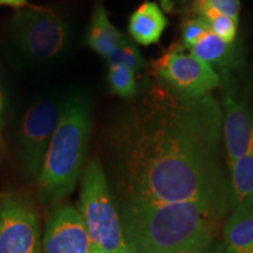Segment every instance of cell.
<instances>
[{"label":"cell","mask_w":253,"mask_h":253,"mask_svg":"<svg viewBox=\"0 0 253 253\" xmlns=\"http://www.w3.org/2000/svg\"><path fill=\"white\" fill-rule=\"evenodd\" d=\"M209 32L211 31L207 20L204 18L199 17V15H196L195 18L189 19L183 25V41H184L185 46L189 48V47L197 43L201 39H203Z\"/></svg>","instance_id":"20"},{"label":"cell","mask_w":253,"mask_h":253,"mask_svg":"<svg viewBox=\"0 0 253 253\" xmlns=\"http://www.w3.org/2000/svg\"><path fill=\"white\" fill-rule=\"evenodd\" d=\"M43 253H88L91 242L78 210L60 205L49 214L42 240Z\"/></svg>","instance_id":"9"},{"label":"cell","mask_w":253,"mask_h":253,"mask_svg":"<svg viewBox=\"0 0 253 253\" xmlns=\"http://www.w3.org/2000/svg\"><path fill=\"white\" fill-rule=\"evenodd\" d=\"M0 6H12V7H25L27 0H0Z\"/></svg>","instance_id":"23"},{"label":"cell","mask_w":253,"mask_h":253,"mask_svg":"<svg viewBox=\"0 0 253 253\" xmlns=\"http://www.w3.org/2000/svg\"><path fill=\"white\" fill-rule=\"evenodd\" d=\"M78 211L95 253H128L121 219L101 164L91 161L81 178Z\"/></svg>","instance_id":"4"},{"label":"cell","mask_w":253,"mask_h":253,"mask_svg":"<svg viewBox=\"0 0 253 253\" xmlns=\"http://www.w3.org/2000/svg\"><path fill=\"white\" fill-rule=\"evenodd\" d=\"M225 207L207 202H182L120 209L128 253H171L213 240Z\"/></svg>","instance_id":"2"},{"label":"cell","mask_w":253,"mask_h":253,"mask_svg":"<svg viewBox=\"0 0 253 253\" xmlns=\"http://www.w3.org/2000/svg\"><path fill=\"white\" fill-rule=\"evenodd\" d=\"M230 199L233 208L253 196V153L238 158L229 168Z\"/></svg>","instance_id":"15"},{"label":"cell","mask_w":253,"mask_h":253,"mask_svg":"<svg viewBox=\"0 0 253 253\" xmlns=\"http://www.w3.org/2000/svg\"><path fill=\"white\" fill-rule=\"evenodd\" d=\"M90 125L88 101L80 94H73L63 103L38 177L40 203H58L74 190L86 161Z\"/></svg>","instance_id":"3"},{"label":"cell","mask_w":253,"mask_h":253,"mask_svg":"<svg viewBox=\"0 0 253 253\" xmlns=\"http://www.w3.org/2000/svg\"><path fill=\"white\" fill-rule=\"evenodd\" d=\"M213 253H227V252L225 251V249H224L223 244H220V245H218V246H217V249L214 250V252H213Z\"/></svg>","instance_id":"24"},{"label":"cell","mask_w":253,"mask_h":253,"mask_svg":"<svg viewBox=\"0 0 253 253\" xmlns=\"http://www.w3.org/2000/svg\"><path fill=\"white\" fill-rule=\"evenodd\" d=\"M15 46L30 61L46 62L62 54L71 42L69 25L52 9L25 7L12 23Z\"/></svg>","instance_id":"5"},{"label":"cell","mask_w":253,"mask_h":253,"mask_svg":"<svg viewBox=\"0 0 253 253\" xmlns=\"http://www.w3.org/2000/svg\"><path fill=\"white\" fill-rule=\"evenodd\" d=\"M199 17L204 18L209 24L210 31L221 40L227 43H233L237 37L238 30V20L229 17V15L221 14L216 9L208 8L199 14Z\"/></svg>","instance_id":"17"},{"label":"cell","mask_w":253,"mask_h":253,"mask_svg":"<svg viewBox=\"0 0 253 253\" xmlns=\"http://www.w3.org/2000/svg\"><path fill=\"white\" fill-rule=\"evenodd\" d=\"M223 246L227 253H253V196L233 208L224 227Z\"/></svg>","instance_id":"11"},{"label":"cell","mask_w":253,"mask_h":253,"mask_svg":"<svg viewBox=\"0 0 253 253\" xmlns=\"http://www.w3.org/2000/svg\"><path fill=\"white\" fill-rule=\"evenodd\" d=\"M194 12L199 15L205 9L212 8L220 12L221 14L238 20L240 11V0H194L192 4Z\"/></svg>","instance_id":"19"},{"label":"cell","mask_w":253,"mask_h":253,"mask_svg":"<svg viewBox=\"0 0 253 253\" xmlns=\"http://www.w3.org/2000/svg\"><path fill=\"white\" fill-rule=\"evenodd\" d=\"M5 110H6V99L4 89H2L1 82H0V130L4 126V121H5Z\"/></svg>","instance_id":"22"},{"label":"cell","mask_w":253,"mask_h":253,"mask_svg":"<svg viewBox=\"0 0 253 253\" xmlns=\"http://www.w3.org/2000/svg\"><path fill=\"white\" fill-rule=\"evenodd\" d=\"M108 82L113 93L123 99H134L137 95L135 72L123 66H109Z\"/></svg>","instance_id":"18"},{"label":"cell","mask_w":253,"mask_h":253,"mask_svg":"<svg viewBox=\"0 0 253 253\" xmlns=\"http://www.w3.org/2000/svg\"><path fill=\"white\" fill-rule=\"evenodd\" d=\"M223 131L227 167L244 155L253 153V110L233 96L223 100Z\"/></svg>","instance_id":"10"},{"label":"cell","mask_w":253,"mask_h":253,"mask_svg":"<svg viewBox=\"0 0 253 253\" xmlns=\"http://www.w3.org/2000/svg\"><path fill=\"white\" fill-rule=\"evenodd\" d=\"M63 104L56 100H41L25 114L19 134V148L24 172L30 179L39 177L46 151L59 125Z\"/></svg>","instance_id":"6"},{"label":"cell","mask_w":253,"mask_h":253,"mask_svg":"<svg viewBox=\"0 0 253 253\" xmlns=\"http://www.w3.org/2000/svg\"><path fill=\"white\" fill-rule=\"evenodd\" d=\"M88 253H95V252L93 251V250H91V251H89V252H88Z\"/></svg>","instance_id":"25"},{"label":"cell","mask_w":253,"mask_h":253,"mask_svg":"<svg viewBox=\"0 0 253 253\" xmlns=\"http://www.w3.org/2000/svg\"><path fill=\"white\" fill-rule=\"evenodd\" d=\"M189 49L192 55L202 61L211 66H219L224 69H227L236 61L235 42L227 43L212 32H209L203 39L189 47Z\"/></svg>","instance_id":"14"},{"label":"cell","mask_w":253,"mask_h":253,"mask_svg":"<svg viewBox=\"0 0 253 253\" xmlns=\"http://www.w3.org/2000/svg\"><path fill=\"white\" fill-rule=\"evenodd\" d=\"M106 60L108 66H123L135 73L141 71L145 65L137 45L128 37L123 39L122 42L107 56Z\"/></svg>","instance_id":"16"},{"label":"cell","mask_w":253,"mask_h":253,"mask_svg":"<svg viewBox=\"0 0 253 253\" xmlns=\"http://www.w3.org/2000/svg\"><path fill=\"white\" fill-rule=\"evenodd\" d=\"M168 26L167 17L156 2L145 0L129 18V34L143 46L157 43Z\"/></svg>","instance_id":"12"},{"label":"cell","mask_w":253,"mask_h":253,"mask_svg":"<svg viewBox=\"0 0 253 253\" xmlns=\"http://www.w3.org/2000/svg\"><path fill=\"white\" fill-rule=\"evenodd\" d=\"M158 81L176 93L201 97L219 86L220 78L209 63L182 48H171L154 63Z\"/></svg>","instance_id":"7"},{"label":"cell","mask_w":253,"mask_h":253,"mask_svg":"<svg viewBox=\"0 0 253 253\" xmlns=\"http://www.w3.org/2000/svg\"><path fill=\"white\" fill-rule=\"evenodd\" d=\"M221 129L223 112L211 94L189 97L161 81L154 84L109 129L118 210L182 202L225 207Z\"/></svg>","instance_id":"1"},{"label":"cell","mask_w":253,"mask_h":253,"mask_svg":"<svg viewBox=\"0 0 253 253\" xmlns=\"http://www.w3.org/2000/svg\"><path fill=\"white\" fill-rule=\"evenodd\" d=\"M0 253H43L37 214L19 198L0 205Z\"/></svg>","instance_id":"8"},{"label":"cell","mask_w":253,"mask_h":253,"mask_svg":"<svg viewBox=\"0 0 253 253\" xmlns=\"http://www.w3.org/2000/svg\"><path fill=\"white\" fill-rule=\"evenodd\" d=\"M126 36L109 20L108 13L102 4L95 7L88 26L86 40L88 46L97 54L107 58L122 42Z\"/></svg>","instance_id":"13"},{"label":"cell","mask_w":253,"mask_h":253,"mask_svg":"<svg viewBox=\"0 0 253 253\" xmlns=\"http://www.w3.org/2000/svg\"><path fill=\"white\" fill-rule=\"evenodd\" d=\"M212 240H205V242H199L196 244L186 246L184 249L177 250L171 253H209L210 251V246Z\"/></svg>","instance_id":"21"}]
</instances>
